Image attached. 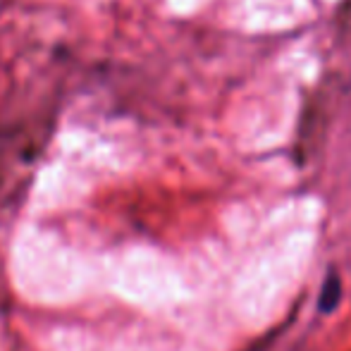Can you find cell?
<instances>
[{"label":"cell","mask_w":351,"mask_h":351,"mask_svg":"<svg viewBox=\"0 0 351 351\" xmlns=\"http://www.w3.org/2000/svg\"><path fill=\"white\" fill-rule=\"evenodd\" d=\"M339 296H342V282H339L337 275H328L323 285V291H320V311L323 313H330V311L337 308Z\"/></svg>","instance_id":"cell-1"}]
</instances>
